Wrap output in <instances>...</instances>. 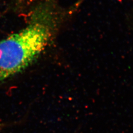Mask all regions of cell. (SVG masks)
Listing matches in <instances>:
<instances>
[{"label":"cell","mask_w":133,"mask_h":133,"mask_svg":"<svg viewBox=\"0 0 133 133\" xmlns=\"http://www.w3.org/2000/svg\"><path fill=\"white\" fill-rule=\"evenodd\" d=\"M66 16L56 0H43L34 8L24 28L0 41V84L22 72L38 58Z\"/></svg>","instance_id":"1"}]
</instances>
